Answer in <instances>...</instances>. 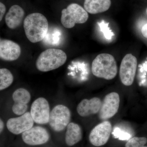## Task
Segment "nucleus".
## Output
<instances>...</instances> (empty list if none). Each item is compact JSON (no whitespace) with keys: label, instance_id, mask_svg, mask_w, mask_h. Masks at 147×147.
Instances as JSON below:
<instances>
[{"label":"nucleus","instance_id":"nucleus-1","mask_svg":"<svg viewBox=\"0 0 147 147\" xmlns=\"http://www.w3.org/2000/svg\"><path fill=\"white\" fill-rule=\"evenodd\" d=\"M24 27L27 38L33 43L43 40L49 29L47 18L39 13L28 15L24 20Z\"/></svg>","mask_w":147,"mask_h":147},{"label":"nucleus","instance_id":"nucleus-2","mask_svg":"<svg viewBox=\"0 0 147 147\" xmlns=\"http://www.w3.org/2000/svg\"><path fill=\"white\" fill-rule=\"evenodd\" d=\"M92 73L99 78L112 80L117 73V67L115 59L110 54L103 53L98 55L93 61Z\"/></svg>","mask_w":147,"mask_h":147},{"label":"nucleus","instance_id":"nucleus-3","mask_svg":"<svg viewBox=\"0 0 147 147\" xmlns=\"http://www.w3.org/2000/svg\"><path fill=\"white\" fill-rule=\"evenodd\" d=\"M67 59L66 54L63 50L53 48L47 49L42 52L38 58L36 67L43 72L51 71L63 65Z\"/></svg>","mask_w":147,"mask_h":147},{"label":"nucleus","instance_id":"nucleus-4","mask_svg":"<svg viewBox=\"0 0 147 147\" xmlns=\"http://www.w3.org/2000/svg\"><path fill=\"white\" fill-rule=\"evenodd\" d=\"M88 18V14L86 11L77 4H71L61 11V22L67 28H71L76 24H84Z\"/></svg>","mask_w":147,"mask_h":147},{"label":"nucleus","instance_id":"nucleus-5","mask_svg":"<svg viewBox=\"0 0 147 147\" xmlns=\"http://www.w3.org/2000/svg\"><path fill=\"white\" fill-rule=\"evenodd\" d=\"M71 119V113L69 108L63 105L55 106L50 112L49 123L53 130L62 131L67 127Z\"/></svg>","mask_w":147,"mask_h":147},{"label":"nucleus","instance_id":"nucleus-6","mask_svg":"<svg viewBox=\"0 0 147 147\" xmlns=\"http://www.w3.org/2000/svg\"><path fill=\"white\" fill-rule=\"evenodd\" d=\"M137 64V58L131 54H127L123 59L120 67L119 76L121 82L125 86H129L133 84Z\"/></svg>","mask_w":147,"mask_h":147},{"label":"nucleus","instance_id":"nucleus-7","mask_svg":"<svg viewBox=\"0 0 147 147\" xmlns=\"http://www.w3.org/2000/svg\"><path fill=\"white\" fill-rule=\"evenodd\" d=\"M120 105V97L117 93L113 92L105 96L98 113L100 119L111 118L117 113Z\"/></svg>","mask_w":147,"mask_h":147},{"label":"nucleus","instance_id":"nucleus-8","mask_svg":"<svg viewBox=\"0 0 147 147\" xmlns=\"http://www.w3.org/2000/svg\"><path fill=\"white\" fill-rule=\"evenodd\" d=\"M50 113L49 103L44 98H37L32 104L30 113L36 123L45 124L49 123Z\"/></svg>","mask_w":147,"mask_h":147},{"label":"nucleus","instance_id":"nucleus-9","mask_svg":"<svg viewBox=\"0 0 147 147\" xmlns=\"http://www.w3.org/2000/svg\"><path fill=\"white\" fill-rule=\"evenodd\" d=\"M112 130L111 123L104 121L92 129L89 135L90 142L95 146L105 145L110 138Z\"/></svg>","mask_w":147,"mask_h":147},{"label":"nucleus","instance_id":"nucleus-10","mask_svg":"<svg viewBox=\"0 0 147 147\" xmlns=\"http://www.w3.org/2000/svg\"><path fill=\"white\" fill-rule=\"evenodd\" d=\"M34 122L30 113L28 112L18 117L9 119L7 123V127L11 133L19 134L32 127Z\"/></svg>","mask_w":147,"mask_h":147},{"label":"nucleus","instance_id":"nucleus-11","mask_svg":"<svg viewBox=\"0 0 147 147\" xmlns=\"http://www.w3.org/2000/svg\"><path fill=\"white\" fill-rule=\"evenodd\" d=\"M49 134L45 128L36 126L25 131L22 134L23 141L27 144L37 146L43 144L48 142Z\"/></svg>","mask_w":147,"mask_h":147},{"label":"nucleus","instance_id":"nucleus-12","mask_svg":"<svg viewBox=\"0 0 147 147\" xmlns=\"http://www.w3.org/2000/svg\"><path fill=\"white\" fill-rule=\"evenodd\" d=\"M21 54L20 46L16 42L6 39H1L0 57L3 60H16Z\"/></svg>","mask_w":147,"mask_h":147},{"label":"nucleus","instance_id":"nucleus-13","mask_svg":"<svg viewBox=\"0 0 147 147\" xmlns=\"http://www.w3.org/2000/svg\"><path fill=\"white\" fill-rule=\"evenodd\" d=\"M102 101L100 98L94 97L90 99H84L77 106L76 110L79 115L86 117L99 113Z\"/></svg>","mask_w":147,"mask_h":147},{"label":"nucleus","instance_id":"nucleus-14","mask_svg":"<svg viewBox=\"0 0 147 147\" xmlns=\"http://www.w3.org/2000/svg\"><path fill=\"white\" fill-rule=\"evenodd\" d=\"M24 14V9L20 6H12L5 16V21L7 26L11 29L18 28L22 23Z\"/></svg>","mask_w":147,"mask_h":147},{"label":"nucleus","instance_id":"nucleus-15","mask_svg":"<svg viewBox=\"0 0 147 147\" xmlns=\"http://www.w3.org/2000/svg\"><path fill=\"white\" fill-rule=\"evenodd\" d=\"M111 3V0H85L84 7L88 13L96 14L108 10Z\"/></svg>","mask_w":147,"mask_h":147},{"label":"nucleus","instance_id":"nucleus-16","mask_svg":"<svg viewBox=\"0 0 147 147\" xmlns=\"http://www.w3.org/2000/svg\"><path fill=\"white\" fill-rule=\"evenodd\" d=\"M82 131L81 127L78 124L70 123L67 126L65 134V142L67 145L71 146L81 141Z\"/></svg>","mask_w":147,"mask_h":147},{"label":"nucleus","instance_id":"nucleus-17","mask_svg":"<svg viewBox=\"0 0 147 147\" xmlns=\"http://www.w3.org/2000/svg\"><path fill=\"white\" fill-rule=\"evenodd\" d=\"M61 32L57 28L48 29L46 36L42 41L45 44L50 45H58L61 41Z\"/></svg>","mask_w":147,"mask_h":147},{"label":"nucleus","instance_id":"nucleus-18","mask_svg":"<svg viewBox=\"0 0 147 147\" xmlns=\"http://www.w3.org/2000/svg\"><path fill=\"white\" fill-rule=\"evenodd\" d=\"M13 78L11 71L6 68L0 69V90L8 88L13 83Z\"/></svg>","mask_w":147,"mask_h":147},{"label":"nucleus","instance_id":"nucleus-19","mask_svg":"<svg viewBox=\"0 0 147 147\" xmlns=\"http://www.w3.org/2000/svg\"><path fill=\"white\" fill-rule=\"evenodd\" d=\"M12 98L14 102L27 104L30 100L31 95L25 89L19 88L13 92Z\"/></svg>","mask_w":147,"mask_h":147},{"label":"nucleus","instance_id":"nucleus-20","mask_svg":"<svg viewBox=\"0 0 147 147\" xmlns=\"http://www.w3.org/2000/svg\"><path fill=\"white\" fill-rule=\"evenodd\" d=\"M147 142L146 137H134L127 142L125 147H147L145 146Z\"/></svg>","mask_w":147,"mask_h":147},{"label":"nucleus","instance_id":"nucleus-21","mask_svg":"<svg viewBox=\"0 0 147 147\" xmlns=\"http://www.w3.org/2000/svg\"><path fill=\"white\" fill-rule=\"evenodd\" d=\"M108 24V23H106L104 20H102L101 22L98 23L100 30L102 32L105 38L110 40L112 39L115 34L109 28Z\"/></svg>","mask_w":147,"mask_h":147},{"label":"nucleus","instance_id":"nucleus-22","mask_svg":"<svg viewBox=\"0 0 147 147\" xmlns=\"http://www.w3.org/2000/svg\"><path fill=\"white\" fill-rule=\"evenodd\" d=\"M27 104L14 102L12 107V110L14 114L18 115H22L26 113L28 109Z\"/></svg>","mask_w":147,"mask_h":147},{"label":"nucleus","instance_id":"nucleus-23","mask_svg":"<svg viewBox=\"0 0 147 147\" xmlns=\"http://www.w3.org/2000/svg\"><path fill=\"white\" fill-rule=\"evenodd\" d=\"M6 7L5 5L3 3H0V21L2 20L3 17L5 13Z\"/></svg>","mask_w":147,"mask_h":147},{"label":"nucleus","instance_id":"nucleus-24","mask_svg":"<svg viewBox=\"0 0 147 147\" xmlns=\"http://www.w3.org/2000/svg\"><path fill=\"white\" fill-rule=\"evenodd\" d=\"M142 33L144 36L147 38V23L142 27Z\"/></svg>","mask_w":147,"mask_h":147},{"label":"nucleus","instance_id":"nucleus-25","mask_svg":"<svg viewBox=\"0 0 147 147\" xmlns=\"http://www.w3.org/2000/svg\"><path fill=\"white\" fill-rule=\"evenodd\" d=\"M4 127V124L1 119V120H0V132L1 133L2 132Z\"/></svg>","mask_w":147,"mask_h":147},{"label":"nucleus","instance_id":"nucleus-26","mask_svg":"<svg viewBox=\"0 0 147 147\" xmlns=\"http://www.w3.org/2000/svg\"></svg>","mask_w":147,"mask_h":147}]
</instances>
